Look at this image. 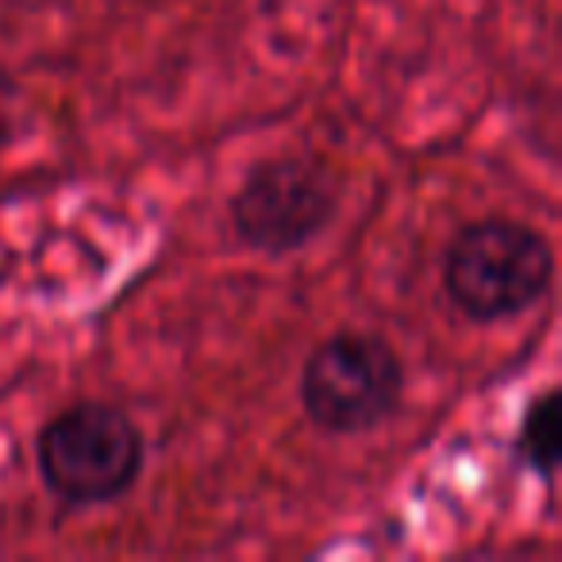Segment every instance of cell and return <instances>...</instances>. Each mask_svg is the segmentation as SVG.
I'll list each match as a JSON object with an SVG mask.
<instances>
[{
  "mask_svg": "<svg viewBox=\"0 0 562 562\" xmlns=\"http://www.w3.org/2000/svg\"><path fill=\"white\" fill-rule=\"evenodd\" d=\"M4 147H9V124L0 120V158H4Z\"/></svg>",
  "mask_w": 562,
  "mask_h": 562,
  "instance_id": "8992f818",
  "label": "cell"
},
{
  "mask_svg": "<svg viewBox=\"0 0 562 562\" xmlns=\"http://www.w3.org/2000/svg\"><path fill=\"white\" fill-rule=\"evenodd\" d=\"M405 362L374 331H336L301 367V408L324 436H367L401 413Z\"/></svg>",
  "mask_w": 562,
  "mask_h": 562,
  "instance_id": "3957f363",
  "label": "cell"
},
{
  "mask_svg": "<svg viewBox=\"0 0 562 562\" xmlns=\"http://www.w3.org/2000/svg\"><path fill=\"white\" fill-rule=\"evenodd\" d=\"M35 467L58 505L97 508L124 497L139 482L147 467V439L124 408L78 401L40 428Z\"/></svg>",
  "mask_w": 562,
  "mask_h": 562,
  "instance_id": "7a4b0ae2",
  "label": "cell"
},
{
  "mask_svg": "<svg viewBox=\"0 0 562 562\" xmlns=\"http://www.w3.org/2000/svg\"><path fill=\"white\" fill-rule=\"evenodd\" d=\"M339 181L321 158L281 155L250 166L227 201L235 239L266 258H285L321 239L339 216Z\"/></svg>",
  "mask_w": 562,
  "mask_h": 562,
  "instance_id": "277c9868",
  "label": "cell"
},
{
  "mask_svg": "<svg viewBox=\"0 0 562 562\" xmlns=\"http://www.w3.org/2000/svg\"><path fill=\"white\" fill-rule=\"evenodd\" d=\"M554 247L539 227L508 216L462 224L443 255V293L467 321H516L551 293Z\"/></svg>",
  "mask_w": 562,
  "mask_h": 562,
  "instance_id": "6da1fadb",
  "label": "cell"
},
{
  "mask_svg": "<svg viewBox=\"0 0 562 562\" xmlns=\"http://www.w3.org/2000/svg\"><path fill=\"white\" fill-rule=\"evenodd\" d=\"M513 454L528 474H536L543 485L554 482L562 454V393L559 385H547L539 397L528 401L520 424L513 436Z\"/></svg>",
  "mask_w": 562,
  "mask_h": 562,
  "instance_id": "5b68a950",
  "label": "cell"
}]
</instances>
